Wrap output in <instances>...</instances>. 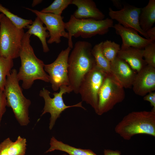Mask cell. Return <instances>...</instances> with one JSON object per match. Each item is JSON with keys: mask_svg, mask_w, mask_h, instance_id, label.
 <instances>
[{"mask_svg": "<svg viewBox=\"0 0 155 155\" xmlns=\"http://www.w3.org/2000/svg\"><path fill=\"white\" fill-rule=\"evenodd\" d=\"M31 36L25 33L19 52L21 65L17 77L19 81H22V87L24 89L30 88L35 80L49 82V76L44 69L45 64L36 56L30 44Z\"/></svg>", "mask_w": 155, "mask_h": 155, "instance_id": "cell-1", "label": "cell"}, {"mask_svg": "<svg viewBox=\"0 0 155 155\" xmlns=\"http://www.w3.org/2000/svg\"><path fill=\"white\" fill-rule=\"evenodd\" d=\"M91 44L79 41L75 44L68 60L69 86L75 94L79 93L80 84L85 75L96 65L92 54Z\"/></svg>", "mask_w": 155, "mask_h": 155, "instance_id": "cell-2", "label": "cell"}, {"mask_svg": "<svg viewBox=\"0 0 155 155\" xmlns=\"http://www.w3.org/2000/svg\"><path fill=\"white\" fill-rule=\"evenodd\" d=\"M115 130L126 140H129L138 134L155 137V112L144 111L130 112L116 125Z\"/></svg>", "mask_w": 155, "mask_h": 155, "instance_id": "cell-3", "label": "cell"}, {"mask_svg": "<svg viewBox=\"0 0 155 155\" xmlns=\"http://www.w3.org/2000/svg\"><path fill=\"white\" fill-rule=\"evenodd\" d=\"M17 73L16 69L11 70L7 77L4 92L6 98L7 106L12 108L20 125L27 126L30 121L29 108L31 102L23 95Z\"/></svg>", "mask_w": 155, "mask_h": 155, "instance_id": "cell-4", "label": "cell"}, {"mask_svg": "<svg viewBox=\"0 0 155 155\" xmlns=\"http://www.w3.org/2000/svg\"><path fill=\"white\" fill-rule=\"evenodd\" d=\"M113 26V20L108 18L100 20L78 19L71 15L68 21L65 23V29L69 34L68 47L71 49L73 47L72 39L73 36L87 38L97 35H103Z\"/></svg>", "mask_w": 155, "mask_h": 155, "instance_id": "cell-5", "label": "cell"}, {"mask_svg": "<svg viewBox=\"0 0 155 155\" xmlns=\"http://www.w3.org/2000/svg\"><path fill=\"white\" fill-rule=\"evenodd\" d=\"M25 33L4 15L0 22V55L12 59L19 57Z\"/></svg>", "mask_w": 155, "mask_h": 155, "instance_id": "cell-6", "label": "cell"}, {"mask_svg": "<svg viewBox=\"0 0 155 155\" xmlns=\"http://www.w3.org/2000/svg\"><path fill=\"white\" fill-rule=\"evenodd\" d=\"M125 97L124 88L111 73H106L98 94L96 114L101 115L122 102Z\"/></svg>", "mask_w": 155, "mask_h": 155, "instance_id": "cell-7", "label": "cell"}, {"mask_svg": "<svg viewBox=\"0 0 155 155\" xmlns=\"http://www.w3.org/2000/svg\"><path fill=\"white\" fill-rule=\"evenodd\" d=\"M59 89V92H55L53 94L54 95L53 98L50 97V92L46 89L43 88L40 91L39 96L44 98L45 102L41 116L46 113H50L51 117L49 128L50 130L53 129L56 120L60 117L61 114L67 108L77 107L86 110L82 105V101L72 105H66L63 101V95L66 93H69L73 90L69 86H62Z\"/></svg>", "mask_w": 155, "mask_h": 155, "instance_id": "cell-8", "label": "cell"}, {"mask_svg": "<svg viewBox=\"0 0 155 155\" xmlns=\"http://www.w3.org/2000/svg\"><path fill=\"white\" fill-rule=\"evenodd\" d=\"M106 74L96 65L85 75L79 86V93L82 101L90 105L96 113L98 93Z\"/></svg>", "mask_w": 155, "mask_h": 155, "instance_id": "cell-9", "label": "cell"}, {"mask_svg": "<svg viewBox=\"0 0 155 155\" xmlns=\"http://www.w3.org/2000/svg\"><path fill=\"white\" fill-rule=\"evenodd\" d=\"M71 49L68 47L63 50L52 63L44 64V69L49 76V82L54 91L62 86H69L68 76V60Z\"/></svg>", "mask_w": 155, "mask_h": 155, "instance_id": "cell-10", "label": "cell"}, {"mask_svg": "<svg viewBox=\"0 0 155 155\" xmlns=\"http://www.w3.org/2000/svg\"><path fill=\"white\" fill-rule=\"evenodd\" d=\"M25 8L34 13L45 25L50 36L48 43L59 44L61 42V37L68 39L69 34L65 30V22L63 20V17L52 13H43L29 8Z\"/></svg>", "mask_w": 155, "mask_h": 155, "instance_id": "cell-11", "label": "cell"}, {"mask_svg": "<svg viewBox=\"0 0 155 155\" xmlns=\"http://www.w3.org/2000/svg\"><path fill=\"white\" fill-rule=\"evenodd\" d=\"M141 8L129 4H123V8L119 10L114 11L109 8L108 15L111 19L115 20L118 24L126 28L136 30L145 38L149 39L146 32L141 28L139 23V17Z\"/></svg>", "mask_w": 155, "mask_h": 155, "instance_id": "cell-12", "label": "cell"}, {"mask_svg": "<svg viewBox=\"0 0 155 155\" xmlns=\"http://www.w3.org/2000/svg\"><path fill=\"white\" fill-rule=\"evenodd\" d=\"M132 89L137 95L144 96L155 90V68L148 65L137 73Z\"/></svg>", "mask_w": 155, "mask_h": 155, "instance_id": "cell-13", "label": "cell"}, {"mask_svg": "<svg viewBox=\"0 0 155 155\" xmlns=\"http://www.w3.org/2000/svg\"><path fill=\"white\" fill-rule=\"evenodd\" d=\"M111 73L124 88H130L137 73L124 60L117 56L111 62Z\"/></svg>", "mask_w": 155, "mask_h": 155, "instance_id": "cell-14", "label": "cell"}, {"mask_svg": "<svg viewBox=\"0 0 155 155\" xmlns=\"http://www.w3.org/2000/svg\"><path fill=\"white\" fill-rule=\"evenodd\" d=\"M113 28L116 34L119 35L122 39L121 49L132 47L142 49L148 44L154 42L142 37L134 29L124 27L118 23L114 25Z\"/></svg>", "mask_w": 155, "mask_h": 155, "instance_id": "cell-15", "label": "cell"}, {"mask_svg": "<svg viewBox=\"0 0 155 155\" xmlns=\"http://www.w3.org/2000/svg\"><path fill=\"white\" fill-rule=\"evenodd\" d=\"M72 4L77 7L72 14L76 19L97 20L104 19L105 15L97 8L92 0H72Z\"/></svg>", "mask_w": 155, "mask_h": 155, "instance_id": "cell-16", "label": "cell"}, {"mask_svg": "<svg viewBox=\"0 0 155 155\" xmlns=\"http://www.w3.org/2000/svg\"><path fill=\"white\" fill-rule=\"evenodd\" d=\"M143 49L129 47L121 49L117 56L125 61L138 72L147 65L143 58Z\"/></svg>", "mask_w": 155, "mask_h": 155, "instance_id": "cell-17", "label": "cell"}, {"mask_svg": "<svg viewBox=\"0 0 155 155\" xmlns=\"http://www.w3.org/2000/svg\"><path fill=\"white\" fill-rule=\"evenodd\" d=\"M50 144V147L46 153L57 150L65 152L68 155H97L90 149L74 147L58 140L53 136L51 139Z\"/></svg>", "mask_w": 155, "mask_h": 155, "instance_id": "cell-18", "label": "cell"}, {"mask_svg": "<svg viewBox=\"0 0 155 155\" xmlns=\"http://www.w3.org/2000/svg\"><path fill=\"white\" fill-rule=\"evenodd\" d=\"M139 23L144 32L152 27L155 22V0H150L145 7L141 8Z\"/></svg>", "mask_w": 155, "mask_h": 155, "instance_id": "cell-19", "label": "cell"}, {"mask_svg": "<svg viewBox=\"0 0 155 155\" xmlns=\"http://www.w3.org/2000/svg\"><path fill=\"white\" fill-rule=\"evenodd\" d=\"M43 24L40 19L37 17L27 28L28 30L26 32L31 36L33 35L39 38L42 43L43 51L46 53L49 51L46 39L49 37L50 36L49 32L46 31V27L43 26Z\"/></svg>", "mask_w": 155, "mask_h": 155, "instance_id": "cell-20", "label": "cell"}, {"mask_svg": "<svg viewBox=\"0 0 155 155\" xmlns=\"http://www.w3.org/2000/svg\"><path fill=\"white\" fill-rule=\"evenodd\" d=\"M8 155H25L26 149V139L19 136L15 142L9 138L4 140Z\"/></svg>", "mask_w": 155, "mask_h": 155, "instance_id": "cell-21", "label": "cell"}, {"mask_svg": "<svg viewBox=\"0 0 155 155\" xmlns=\"http://www.w3.org/2000/svg\"><path fill=\"white\" fill-rule=\"evenodd\" d=\"M102 42L95 45L91 52L94 56L96 65L106 73H111V62L104 55L101 48Z\"/></svg>", "mask_w": 155, "mask_h": 155, "instance_id": "cell-22", "label": "cell"}, {"mask_svg": "<svg viewBox=\"0 0 155 155\" xmlns=\"http://www.w3.org/2000/svg\"><path fill=\"white\" fill-rule=\"evenodd\" d=\"M0 12L7 18L19 29L27 28L32 22V20L22 18L11 12L8 9L0 3Z\"/></svg>", "mask_w": 155, "mask_h": 155, "instance_id": "cell-23", "label": "cell"}, {"mask_svg": "<svg viewBox=\"0 0 155 155\" xmlns=\"http://www.w3.org/2000/svg\"><path fill=\"white\" fill-rule=\"evenodd\" d=\"M13 66V59L5 58L0 55V88L4 91L7 76Z\"/></svg>", "mask_w": 155, "mask_h": 155, "instance_id": "cell-24", "label": "cell"}, {"mask_svg": "<svg viewBox=\"0 0 155 155\" xmlns=\"http://www.w3.org/2000/svg\"><path fill=\"white\" fill-rule=\"evenodd\" d=\"M101 48L104 55L111 62L117 56L121 49L119 44L108 40L102 42Z\"/></svg>", "mask_w": 155, "mask_h": 155, "instance_id": "cell-25", "label": "cell"}, {"mask_svg": "<svg viewBox=\"0 0 155 155\" xmlns=\"http://www.w3.org/2000/svg\"><path fill=\"white\" fill-rule=\"evenodd\" d=\"M72 0H55L48 7L40 11L44 13H50L61 16L63 11L70 4Z\"/></svg>", "mask_w": 155, "mask_h": 155, "instance_id": "cell-26", "label": "cell"}, {"mask_svg": "<svg viewBox=\"0 0 155 155\" xmlns=\"http://www.w3.org/2000/svg\"><path fill=\"white\" fill-rule=\"evenodd\" d=\"M143 49V57L147 65L155 68V43L148 44Z\"/></svg>", "mask_w": 155, "mask_h": 155, "instance_id": "cell-27", "label": "cell"}, {"mask_svg": "<svg viewBox=\"0 0 155 155\" xmlns=\"http://www.w3.org/2000/svg\"><path fill=\"white\" fill-rule=\"evenodd\" d=\"M7 101L4 91L0 88V126L2 118L6 111Z\"/></svg>", "mask_w": 155, "mask_h": 155, "instance_id": "cell-28", "label": "cell"}, {"mask_svg": "<svg viewBox=\"0 0 155 155\" xmlns=\"http://www.w3.org/2000/svg\"><path fill=\"white\" fill-rule=\"evenodd\" d=\"M143 99L150 103L153 107L151 111L155 112V92H152L148 93L144 96Z\"/></svg>", "mask_w": 155, "mask_h": 155, "instance_id": "cell-29", "label": "cell"}, {"mask_svg": "<svg viewBox=\"0 0 155 155\" xmlns=\"http://www.w3.org/2000/svg\"><path fill=\"white\" fill-rule=\"evenodd\" d=\"M146 33L149 39L153 42L155 40V27H153L147 30Z\"/></svg>", "mask_w": 155, "mask_h": 155, "instance_id": "cell-30", "label": "cell"}, {"mask_svg": "<svg viewBox=\"0 0 155 155\" xmlns=\"http://www.w3.org/2000/svg\"><path fill=\"white\" fill-rule=\"evenodd\" d=\"M121 154L120 151L118 150L105 149L104 151V155H121Z\"/></svg>", "mask_w": 155, "mask_h": 155, "instance_id": "cell-31", "label": "cell"}, {"mask_svg": "<svg viewBox=\"0 0 155 155\" xmlns=\"http://www.w3.org/2000/svg\"><path fill=\"white\" fill-rule=\"evenodd\" d=\"M0 155H8L6 150V144L4 140L0 144Z\"/></svg>", "mask_w": 155, "mask_h": 155, "instance_id": "cell-32", "label": "cell"}, {"mask_svg": "<svg viewBox=\"0 0 155 155\" xmlns=\"http://www.w3.org/2000/svg\"><path fill=\"white\" fill-rule=\"evenodd\" d=\"M111 1L113 5L117 9L120 10L123 8V4L120 0H112Z\"/></svg>", "mask_w": 155, "mask_h": 155, "instance_id": "cell-33", "label": "cell"}, {"mask_svg": "<svg viewBox=\"0 0 155 155\" xmlns=\"http://www.w3.org/2000/svg\"><path fill=\"white\" fill-rule=\"evenodd\" d=\"M42 1V0H34L33 1L32 6L34 7L37 5L41 3Z\"/></svg>", "mask_w": 155, "mask_h": 155, "instance_id": "cell-34", "label": "cell"}, {"mask_svg": "<svg viewBox=\"0 0 155 155\" xmlns=\"http://www.w3.org/2000/svg\"><path fill=\"white\" fill-rule=\"evenodd\" d=\"M4 15V14L2 13H0V22L1 21V20L3 17Z\"/></svg>", "mask_w": 155, "mask_h": 155, "instance_id": "cell-35", "label": "cell"}, {"mask_svg": "<svg viewBox=\"0 0 155 155\" xmlns=\"http://www.w3.org/2000/svg\"><path fill=\"white\" fill-rule=\"evenodd\" d=\"M61 155H68L66 154H62Z\"/></svg>", "mask_w": 155, "mask_h": 155, "instance_id": "cell-36", "label": "cell"}]
</instances>
